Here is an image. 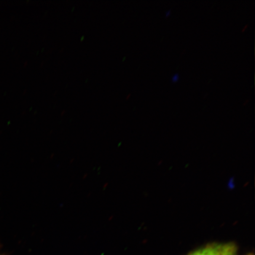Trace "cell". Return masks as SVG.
Listing matches in <instances>:
<instances>
[{
    "mask_svg": "<svg viewBox=\"0 0 255 255\" xmlns=\"http://www.w3.org/2000/svg\"><path fill=\"white\" fill-rule=\"evenodd\" d=\"M189 255H238L237 245L229 243H213L200 248Z\"/></svg>",
    "mask_w": 255,
    "mask_h": 255,
    "instance_id": "obj_1",
    "label": "cell"
},
{
    "mask_svg": "<svg viewBox=\"0 0 255 255\" xmlns=\"http://www.w3.org/2000/svg\"><path fill=\"white\" fill-rule=\"evenodd\" d=\"M179 74H178V73H175V74H174L173 76H172V78H171V80H172V82H177L178 80V79H179Z\"/></svg>",
    "mask_w": 255,
    "mask_h": 255,
    "instance_id": "obj_2",
    "label": "cell"
},
{
    "mask_svg": "<svg viewBox=\"0 0 255 255\" xmlns=\"http://www.w3.org/2000/svg\"><path fill=\"white\" fill-rule=\"evenodd\" d=\"M171 13V10H168L166 12V13H165V15L167 16L169 14H170Z\"/></svg>",
    "mask_w": 255,
    "mask_h": 255,
    "instance_id": "obj_3",
    "label": "cell"
},
{
    "mask_svg": "<svg viewBox=\"0 0 255 255\" xmlns=\"http://www.w3.org/2000/svg\"><path fill=\"white\" fill-rule=\"evenodd\" d=\"M253 255V254H250V255Z\"/></svg>",
    "mask_w": 255,
    "mask_h": 255,
    "instance_id": "obj_4",
    "label": "cell"
},
{
    "mask_svg": "<svg viewBox=\"0 0 255 255\" xmlns=\"http://www.w3.org/2000/svg\"></svg>",
    "mask_w": 255,
    "mask_h": 255,
    "instance_id": "obj_5",
    "label": "cell"
}]
</instances>
